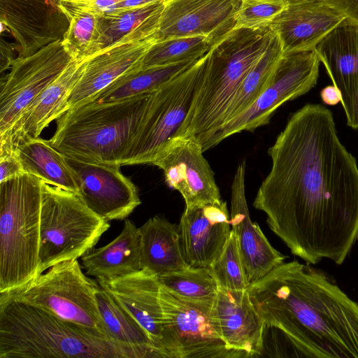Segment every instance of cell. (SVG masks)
Returning a JSON list of instances; mask_svg holds the SVG:
<instances>
[{
	"mask_svg": "<svg viewBox=\"0 0 358 358\" xmlns=\"http://www.w3.org/2000/svg\"><path fill=\"white\" fill-rule=\"evenodd\" d=\"M271 169L253 206L306 263L342 264L358 241V166L339 139L332 112L308 103L268 148Z\"/></svg>",
	"mask_w": 358,
	"mask_h": 358,
	"instance_id": "6da1fadb",
	"label": "cell"
},
{
	"mask_svg": "<svg viewBox=\"0 0 358 358\" xmlns=\"http://www.w3.org/2000/svg\"><path fill=\"white\" fill-rule=\"evenodd\" d=\"M248 291L264 324L259 357L358 358V303L312 264L284 262Z\"/></svg>",
	"mask_w": 358,
	"mask_h": 358,
	"instance_id": "7a4b0ae2",
	"label": "cell"
},
{
	"mask_svg": "<svg viewBox=\"0 0 358 358\" xmlns=\"http://www.w3.org/2000/svg\"><path fill=\"white\" fill-rule=\"evenodd\" d=\"M134 358L99 331L0 295V358Z\"/></svg>",
	"mask_w": 358,
	"mask_h": 358,
	"instance_id": "3957f363",
	"label": "cell"
},
{
	"mask_svg": "<svg viewBox=\"0 0 358 358\" xmlns=\"http://www.w3.org/2000/svg\"><path fill=\"white\" fill-rule=\"evenodd\" d=\"M273 34L270 27L234 28L211 46L190 108L176 136L198 138L222 124L237 90Z\"/></svg>",
	"mask_w": 358,
	"mask_h": 358,
	"instance_id": "277c9868",
	"label": "cell"
},
{
	"mask_svg": "<svg viewBox=\"0 0 358 358\" xmlns=\"http://www.w3.org/2000/svg\"><path fill=\"white\" fill-rule=\"evenodd\" d=\"M150 94L69 109L57 119V129L49 141L66 157L122 166Z\"/></svg>",
	"mask_w": 358,
	"mask_h": 358,
	"instance_id": "5b68a950",
	"label": "cell"
},
{
	"mask_svg": "<svg viewBox=\"0 0 358 358\" xmlns=\"http://www.w3.org/2000/svg\"><path fill=\"white\" fill-rule=\"evenodd\" d=\"M41 181L24 173L0 182V293L38 276Z\"/></svg>",
	"mask_w": 358,
	"mask_h": 358,
	"instance_id": "8992f818",
	"label": "cell"
},
{
	"mask_svg": "<svg viewBox=\"0 0 358 358\" xmlns=\"http://www.w3.org/2000/svg\"><path fill=\"white\" fill-rule=\"evenodd\" d=\"M109 227L76 194L42 180L38 276L56 264L81 257Z\"/></svg>",
	"mask_w": 358,
	"mask_h": 358,
	"instance_id": "52a82bcc",
	"label": "cell"
},
{
	"mask_svg": "<svg viewBox=\"0 0 358 358\" xmlns=\"http://www.w3.org/2000/svg\"><path fill=\"white\" fill-rule=\"evenodd\" d=\"M97 281L88 278L78 259L56 264L22 287L0 295L44 308L57 317L106 335L99 311Z\"/></svg>",
	"mask_w": 358,
	"mask_h": 358,
	"instance_id": "ba28073f",
	"label": "cell"
},
{
	"mask_svg": "<svg viewBox=\"0 0 358 358\" xmlns=\"http://www.w3.org/2000/svg\"><path fill=\"white\" fill-rule=\"evenodd\" d=\"M206 54L151 93L122 166L152 164L168 142L176 136L190 108Z\"/></svg>",
	"mask_w": 358,
	"mask_h": 358,
	"instance_id": "9c48e42d",
	"label": "cell"
},
{
	"mask_svg": "<svg viewBox=\"0 0 358 358\" xmlns=\"http://www.w3.org/2000/svg\"><path fill=\"white\" fill-rule=\"evenodd\" d=\"M320 62L315 49L283 55L269 85L248 108L196 138L203 152L235 134L252 131L266 125L280 106L308 93L315 86Z\"/></svg>",
	"mask_w": 358,
	"mask_h": 358,
	"instance_id": "30bf717a",
	"label": "cell"
},
{
	"mask_svg": "<svg viewBox=\"0 0 358 358\" xmlns=\"http://www.w3.org/2000/svg\"><path fill=\"white\" fill-rule=\"evenodd\" d=\"M167 358H240L227 348L214 326L213 305L182 299L161 285Z\"/></svg>",
	"mask_w": 358,
	"mask_h": 358,
	"instance_id": "8fae6325",
	"label": "cell"
},
{
	"mask_svg": "<svg viewBox=\"0 0 358 358\" xmlns=\"http://www.w3.org/2000/svg\"><path fill=\"white\" fill-rule=\"evenodd\" d=\"M73 60L62 41L14 60L1 80L0 139L10 134L25 109Z\"/></svg>",
	"mask_w": 358,
	"mask_h": 358,
	"instance_id": "7c38bea8",
	"label": "cell"
},
{
	"mask_svg": "<svg viewBox=\"0 0 358 358\" xmlns=\"http://www.w3.org/2000/svg\"><path fill=\"white\" fill-rule=\"evenodd\" d=\"M161 15L86 59L83 71L66 100V111L90 102L116 80L141 67L144 56L158 41L155 34Z\"/></svg>",
	"mask_w": 358,
	"mask_h": 358,
	"instance_id": "4fadbf2b",
	"label": "cell"
},
{
	"mask_svg": "<svg viewBox=\"0 0 358 358\" xmlns=\"http://www.w3.org/2000/svg\"><path fill=\"white\" fill-rule=\"evenodd\" d=\"M203 152L194 136H176L152 164L163 171L169 187L182 195L185 208L223 201L214 173Z\"/></svg>",
	"mask_w": 358,
	"mask_h": 358,
	"instance_id": "5bb4252c",
	"label": "cell"
},
{
	"mask_svg": "<svg viewBox=\"0 0 358 358\" xmlns=\"http://www.w3.org/2000/svg\"><path fill=\"white\" fill-rule=\"evenodd\" d=\"M81 201L107 220H122L141 204L138 191L120 171V166L89 162L66 157Z\"/></svg>",
	"mask_w": 358,
	"mask_h": 358,
	"instance_id": "9a60e30c",
	"label": "cell"
},
{
	"mask_svg": "<svg viewBox=\"0 0 358 358\" xmlns=\"http://www.w3.org/2000/svg\"><path fill=\"white\" fill-rule=\"evenodd\" d=\"M59 0H0L1 30L13 38L17 57L32 55L62 41L69 21Z\"/></svg>",
	"mask_w": 358,
	"mask_h": 358,
	"instance_id": "2e32d148",
	"label": "cell"
},
{
	"mask_svg": "<svg viewBox=\"0 0 358 358\" xmlns=\"http://www.w3.org/2000/svg\"><path fill=\"white\" fill-rule=\"evenodd\" d=\"M241 0H166L155 37L206 36L212 45L234 29Z\"/></svg>",
	"mask_w": 358,
	"mask_h": 358,
	"instance_id": "e0dca14e",
	"label": "cell"
},
{
	"mask_svg": "<svg viewBox=\"0 0 358 358\" xmlns=\"http://www.w3.org/2000/svg\"><path fill=\"white\" fill-rule=\"evenodd\" d=\"M341 103L350 127L358 129V24L344 20L315 46Z\"/></svg>",
	"mask_w": 358,
	"mask_h": 358,
	"instance_id": "ac0fdd59",
	"label": "cell"
},
{
	"mask_svg": "<svg viewBox=\"0 0 358 358\" xmlns=\"http://www.w3.org/2000/svg\"><path fill=\"white\" fill-rule=\"evenodd\" d=\"M245 166L243 160L232 180L230 224L251 284L283 263L286 257L271 245L259 225L250 219L245 198Z\"/></svg>",
	"mask_w": 358,
	"mask_h": 358,
	"instance_id": "d6986e66",
	"label": "cell"
},
{
	"mask_svg": "<svg viewBox=\"0 0 358 358\" xmlns=\"http://www.w3.org/2000/svg\"><path fill=\"white\" fill-rule=\"evenodd\" d=\"M211 315L215 329L230 350L241 357H259L264 324L248 289L218 287Z\"/></svg>",
	"mask_w": 358,
	"mask_h": 358,
	"instance_id": "ffe728a7",
	"label": "cell"
},
{
	"mask_svg": "<svg viewBox=\"0 0 358 358\" xmlns=\"http://www.w3.org/2000/svg\"><path fill=\"white\" fill-rule=\"evenodd\" d=\"M346 18L323 0H287L286 8L269 27L278 36L287 55L315 49Z\"/></svg>",
	"mask_w": 358,
	"mask_h": 358,
	"instance_id": "44dd1931",
	"label": "cell"
},
{
	"mask_svg": "<svg viewBox=\"0 0 358 358\" xmlns=\"http://www.w3.org/2000/svg\"><path fill=\"white\" fill-rule=\"evenodd\" d=\"M178 226L187 264L192 267L208 268L222 252L231 231L224 201L185 208Z\"/></svg>",
	"mask_w": 358,
	"mask_h": 358,
	"instance_id": "7402d4cb",
	"label": "cell"
},
{
	"mask_svg": "<svg viewBox=\"0 0 358 358\" xmlns=\"http://www.w3.org/2000/svg\"><path fill=\"white\" fill-rule=\"evenodd\" d=\"M96 281L146 331L162 358H167L164 319L159 296L161 284L157 276L141 270L113 280Z\"/></svg>",
	"mask_w": 358,
	"mask_h": 358,
	"instance_id": "603a6c76",
	"label": "cell"
},
{
	"mask_svg": "<svg viewBox=\"0 0 358 358\" xmlns=\"http://www.w3.org/2000/svg\"><path fill=\"white\" fill-rule=\"evenodd\" d=\"M85 61L73 60L25 109L10 134L0 139V143L16 148L22 141L38 137L52 121L63 115L66 111V100L83 71Z\"/></svg>",
	"mask_w": 358,
	"mask_h": 358,
	"instance_id": "cb8c5ba5",
	"label": "cell"
},
{
	"mask_svg": "<svg viewBox=\"0 0 358 358\" xmlns=\"http://www.w3.org/2000/svg\"><path fill=\"white\" fill-rule=\"evenodd\" d=\"M138 228L124 221L121 233L108 245L92 248L81 257L86 274L96 280L110 281L141 270Z\"/></svg>",
	"mask_w": 358,
	"mask_h": 358,
	"instance_id": "d4e9b609",
	"label": "cell"
},
{
	"mask_svg": "<svg viewBox=\"0 0 358 358\" xmlns=\"http://www.w3.org/2000/svg\"><path fill=\"white\" fill-rule=\"evenodd\" d=\"M138 230L141 270L159 276L188 266L178 225L156 215Z\"/></svg>",
	"mask_w": 358,
	"mask_h": 358,
	"instance_id": "484cf974",
	"label": "cell"
},
{
	"mask_svg": "<svg viewBox=\"0 0 358 358\" xmlns=\"http://www.w3.org/2000/svg\"><path fill=\"white\" fill-rule=\"evenodd\" d=\"M96 298L105 334L110 340L130 351L134 358H162L146 331L99 285Z\"/></svg>",
	"mask_w": 358,
	"mask_h": 358,
	"instance_id": "4316f807",
	"label": "cell"
},
{
	"mask_svg": "<svg viewBox=\"0 0 358 358\" xmlns=\"http://www.w3.org/2000/svg\"><path fill=\"white\" fill-rule=\"evenodd\" d=\"M16 150L25 173L45 182L78 194V187L66 156L50 141L38 137L20 142Z\"/></svg>",
	"mask_w": 358,
	"mask_h": 358,
	"instance_id": "83f0119b",
	"label": "cell"
},
{
	"mask_svg": "<svg viewBox=\"0 0 358 358\" xmlns=\"http://www.w3.org/2000/svg\"><path fill=\"white\" fill-rule=\"evenodd\" d=\"M196 60L145 69L140 67L116 80L90 102L117 101L152 93L185 71Z\"/></svg>",
	"mask_w": 358,
	"mask_h": 358,
	"instance_id": "f1b7e54d",
	"label": "cell"
},
{
	"mask_svg": "<svg viewBox=\"0 0 358 358\" xmlns=\"http://www.w3.org/2000/svg\"><path fill=\"white\" fill-rule=\"evenodd\" d=\"M283 55L280 38L273 31L265 51L253 64L237 90L222 124L248 108L265 90Z\"/></svg>",
	"mask_w": 358,
	"mask_h": 358,
	"instance_id": "f546056e",
	"label": "cell"
},
{
	"mask_svg": "<svg viewBox=\"0 0 358 358\" xmlns=\"http://www.w3.org/2000/svg\"><path fill=\"white\" fill-rule=\"evenodd\" d=\"M162 286L185 300L213 305L217 284L207 267L187 266L157 276Z\"/></svg>",
	"mask_w": 358,
	"mask_h": 358,
	"instance_id": "4dcf8cb0",
	"label": "cell"
},
{
	"mask_svg": "<svg viewBox=\"0 0 358 358\" xmlns=\"http://www.w3.org/2000/svg\"><path fill=\"white\" fill-rule=\"evenodd\" d=\"M165 1L101 15L100 36L93 48L92 55L113 45L145 22L161 15Z\"/></svg>",
	"mask_w": 358,
	"mask_h": 358,
	"instance_id": "1f68e13d",
	"label": "cell"
},
{
	"mask_svg": "<svg viewBox=\"0 0 358 358\" xmlns=\"http://www.w3.org/2000/svg\"><path fill=\"white\" fill-rule=\"evenodd\" d=\"M59 7L69 21L62 41L65 50L75 60L90 57L99 38L101 15L90 10Z\"/></svg>",
	"mask_w": 358,
	"mask_h": 358,
	"instance_id": "d6a6232c",
	"label": "cell"
},
{
	"mask_svg": "<svg viewBox=\"0 0 358 358\" xmlns=\"http://www.w3.org/2000/svg\"><path fill=\"white\" fill-rule=\"evenodd\" d=\"M212 46L203 36L175 38L157 41L144 56L141 68L165 66L187 60L198 59Z\"/></svg>",
	"mask_w": 358,
	"mask_h": 358,
	"instance_id": "836d02e7",
	"label": "cell"
},
{
	"mask_svg": "<svg viewBox=\"0 0 358 358\" xmlns=\"http://www.w3.org/2000/svg\"><path fill=\"white\" fill-rule=\"evenodd\" d=\"M217 286L229 290L248 289V279L238 244L234 231L219 257L208 267Z\"/></svg>",
	"mask_w": 358,
	"mask_h": 358,
	"instance_id": "e575fe53",
	"label": "cell"
},
{
	"mask_svg": "<svg viewBox=\"0 0 358 358\" xmlns=\"http://www.w3.org/2000/svg\"><path fill=\"white\" fill-rule=\"evenodd\" d=\"M287 0H241L237 12L236 29L269 27L286 8Z\"/></svg>",
	"mask_w": 358,
	"mask_h": 358,
	"instance_id": "d590c367",
	"label": "cell"
},
{
	"mask_svg": "<svg viewBox=\"0 0 358 358\" xmlns=\"http://www.w3.org/2000/svg\"><path fill=\"white\" fill-rule=\"evenodd\" d=\"M25 173L16 148L0 144V182Z\"/></svg>",
	"mask_w": 358,
	"mask_h": 358,
	"instance_id": "8d00e7d4",
	"label": "cell"
},
{
	"mask_svg": "<svg viewBox=\"0 0 358 358\" xmlns=\"http://www.w3.org/2000/svg\"><path fill=\"white\" fill-rule=\"evenodd\" d=\"M358 24V0H323Z\"/></svg>",
	"mask_w": 358,
	"mask_h": 358,
	"instance_id": "74e56055",
	"label": "cell"
},
{
	"mask_svg": "<svg viewBox=\"0 0 358 358\" xmlns=\"http://www.w3.org/2000/svg\"><path fill=\"white\" fill-rule=\"evenodd\" d=\"M14 52H16L15 45L1 38L0 42V72L10 69L14 60Z\"/></svg>",
	"mask_w": 358,
	"mask_h": 358,
	"instance_id": "f35d334b",
	"label": "cell"
},
{
	"mask_svg": "<svg viewBox=\"0 0 358 358\" xmlns=\"http://www.w3.org/2000/svg\"><path fill=\"white\" fill-rule=\"evenodd\" d=\"M164 0H123L117 3L111 10L110 13H115L120 10H130L138 7L143 6L150 3H156ZM108 13V14H109Z\"/></svg>",
	"mask_w": 358,
	"mask_h": 358,
	"instance_id": "ab89813d",
	"label": "cell"
},
{
	"mask_svg": "<svg viewBox=\"0 0 358 358\" xmlns=\"http://www.w3.org/2000/svg\"><path fill=\"white\" fill-rule=\"evenodd\" d=\"M322 102L325 104L334 106L341 102V96L338 90L332 85L324 87L320 92Z\"/></svg>",
	"mask_w": 358,
	"mask_h": 358,
	"instance_id": "60d3db41",
	"label": "cell"
}]
</instances>
